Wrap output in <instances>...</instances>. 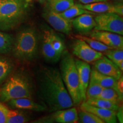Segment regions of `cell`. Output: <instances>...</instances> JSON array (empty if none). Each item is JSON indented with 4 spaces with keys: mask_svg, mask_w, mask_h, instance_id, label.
<instances>
[{
    "mask_svg": "<svg viewBox=\"0 0 123 123\" xmlns=\"http://www.w3.org/2000/svg\"><path fill=\"white\" fill-rule=\"evenodd\" d=\"M39 94L50 112L74 105L61 72L56 68H45L42 70L40 76Z\"/></svg>",
    "mask_w": 123,
    "mask_h": 123,
    "instance_id": "1",
    "label": "cell"
},
{
    "mask_svg": "<svg viewBox=\"0 0 123 123\" xmlns=\"http://www.w3.org/2000/svg\"><path fill=\"white\" fill-rule=\"evenodd\" d=\"M60 64L61 74L63 81L68 91L74 105L82 101L80 90L79 76L75 59L68 51H64Z\"/></svg>",
    "mask_w": 123,
    "mask_h": 123,
    "instance_id": "2",
    "label": "cell"
},
{
    "mask_svg": "<svg viewBox=\"0 0 123 123\" xmlns=\"http://www.w3.org/2000/svg\"><path fill=\"white\" fill-rule=\"evenodd\" d=\"M25 0H4L0 7V29L12 30L22 22L26 14Z\"/></svg>",
    "mask_w": 123,
    "mask_h": 123,
    "instance_id": "3",
    "label": "cell"
},
{
    "mask_svg": "<svg viewBox=\"0 0 123 123\" xmlns=\"http://www.w3.org/2000/svg\"><path fill=\"white\" fill-rule=\"evenodd\" d=\"M13 43V54L15 58L22 61H30L36 56L38 38L33 29H27L20 32Z\"/></svg>",
    "mask_w": 123,
    "mask_h": 123,
    "instance_id": "4",
    "label": "cell"
},
{
    "mask_svg": "<svg viewBox=\"0 0 123 123\" xmlns=\"http://www.w3.org/2000/svg\"><path fill=\"white\" fill-rule=\"evenodd\" d=\"M23 98H31V93L28 81L21 75L11 76L0 88V100L2 102Z\"/></svg>",
    "mask_w": 123,
    "mask_h": 123,
    "instance_id": "5",
    "label": "cell"
},
{
    "mask_svg": "<svg viewBox=\"0 0 123 123\" xmlns=\"http://www.w3.org/2000/svg\"><path fill=\"white\" fill-rule=\"evenodd\" d=\"M95 21V30L123 35V19L121 15L115 13H100L96 16Z\"/></svg>",
    "mask_w": 123,
    "mask_h": 123,
    "instance_id": "6",
    "label": "cell"
},
{
    "mask_svg": "<svg viewBox=\"0 0 123 123\" xmlns=\"http://www.w3.org/2000/svg\"><path fill=\"white\" fill-rule=\"evenodd\" d=\"M73 54L87 63L94 62L103 56V54L91 48L85 41L77 39L73 46Z\"/></svg>",
    "mask_w": 123,
    "mask_h": 123,
    "instance_id": "7",
    "label": "cell"
},
{
    "mask_svg": "<svg viewBox=\"0 0 123 123\" xmlns=\"http://www.w3.org/2000/svg\"><path fill=\"white\" fill-rule=\"evenodd\" d=\"M42 16L56 31L67 35L70 34L72 30L71 20L66 19L59 13L54 12L48 7L43 13Z\"/></svg>",
    "mask_w": 123,
    "mask_h": 123,
    "instance_id": "8",
    "label": "cell"
},
{
    "mask_svg": "<svg viewBox=\"0 0 123 123\" xmlns=\"http://www.w3.org/2000/svg\"><path fill=\"white\" fill-rule=\"evenodd\" d=\"M90 36L112 49H123V37L121 35L94 29L90 33Z\"/></svg>",
    "mask_w": 123,
    "mask_h": 123,
    "instance_id": "9",
    "label": "cell"
},
{
    "mask_svg": "<svg viewBox=\"0 0 123 123\" xmlns=\"http://www.w3.org/2000/svg\"><path fill=\"white\" fill-rule=\"evenodd\" d=\"M53 114L42 121L44 123H78V112L75 107L63 109L53 112Z\"/></svg>",
    "mask_w": 123,
    "mask_h": 123,
    "instance_id": "10",
    "label": "cell"
},
{
    "mask_svg": "<svg viewBox=\"0 0 123 123\" xmlns=\"http://www.w3.org/2000/svg\"><path fill=\"white\" fill-rule=\"evenodd\" d=\"M95 70L103 74L108 75L116 80L122 76L121 71L113 62L103 55L102 57L94 62Z\"/></svg>",
    "mask_w": 123,
    "mask_h": 123,
    "instance_id": "11",
    "label": "cell"
},
{
    "mask_svg": "<svg viewBox=\"0 0 123 123\" xmlns=\"http://www.w3.org/2000/svg\"><path fill=\"white\" fill-rule=\"evenodd\" d=\"M78 70L80 84L81 97L82 101L86 100V91L88 87L91 75V67L88 63L80 59L75 60Z\"/></svg>",
    "mask_w": 123,
    "mask_h": 123,
    "instance_id": "12",
    "label": "cell"
},
{
    "mask_svg": "<svg viewBox=\"0 0 123 123\" xmlns=\"http://www.w3.org/2000/svg\"><path fill=\"white\" fill-rule=\"evenodd\" d=\"M80 5L83 9L93 13H115L121 16H123V6L122 4L113 5L107 2V1H104L86 5L80 4Z\"/></svg>",
    "mask_w": 123,
    "mask_h": 123,
    "instance_id": "13",
    "label": "cell"
},
{
    "mask_svg": "<svg viewBox=\"0 0 123 123\" xmlns=\"http://www.w3.org/2000/svg\"><path fill=\"white\" fill-rule=\"evenodd\" d=\"M80 108L81 110L90 112L95 115L102 120L104 123H117L116 112L114 111L95 107L87 103L86 101H83Z\"/></svg>",
    "mask_w": 123,
    "mask_h": 123,
    "instance_id": "14",
    "label": "cell"
},
{
    "mask_svg": "<svg viewBox=\"0 0 123 123\" xmlns=\"http://www.w3.org/2000/svg\"><path fill=\"white\" fill-rule=\"evenodd\" d=\"M42 42V54L46 61L52 63H56L61 59V56L54 49L51 42V34L52 30L50 28L43 29Z\"/></svg>",
    "mask_w": 123,
    "mask_h": 123,
    "instance_id": "15",
    "label": "cell"
},
{
    "mask_svg": "<svg viewBox=\"0 0 123 123\" xmlns=\"http://www.w3.org/2000/svg\"><path fill=\"white\" fill-rule=\"evenodd\" d=\"M72 26L79 33H90L96 26L95 18L91 14H83L71 20Z\"/></svg>",
    "mask_w": 123,
    "mask_h": 123,
    "instance_id": "16",
    "label": "cell"
},
{
    "mask_svg": "<svg viewBox=\"0 0 123 123\" xmlns=\"http://www.w3.org/2000/svg\"><path fill=\"white\" fill-rule=\"evenodd\" d=\"M7 103L9 107L14 109L26 110L37 112L44 111L46 110L45 106L35 102L32 100L31 98H19L11 100Z\"/></svg>",
    "mask_w": 123,
    "mask_h": 123,
    "instance_id": "17",
    "label": "cell"
},
{
    "mask_svg": "<svg viewBox=\"0 0 123 123\" xmlns=\"http://www.w3.org/2000/svg\"><path fill=\"white\" fill-rule=\"evenodd\" d=\"M90 76L104 88H112L114 89L120 95L121 97H123L118 88L117 80L113 78V77L101 74L95 68L91 71Z\"/></svg>",
    "mask_w": 123,
    "mask_h": 123,
    "instance_id": "18",
    "label": "cell"
},
{
    "mask_svg": "<svg viewBox=\"0 0 123 123\" xmlns=\"http://www.w3.org/2000/svg\"><path fill=\"white\" fill-rule=\"evenodd\" d=\"M93 98L105 99L118 105H119L123 99V97H121L116 90L112 88H104L99 95Z\"/></svg>",
    "mask_w": 123,
    "mask_h": 123,
    "instance_id": "19",
    "label": "cell"
},
{
    "mask_svg": "<svg viewBox=\"0 0 123 123\" xmlns=\"http://www.w3.org/2000/svg\"><path fill=\"white\" fill-rule=\"evenodd\" d=\"M63 17L68 20H72L75 17L83 14H91L93 13L81 7L80 4H74L62 13H59Z\"/></svg>",
    "mask_w": 123,
    "mask_h": 123,
    "instance_id": "20",
    "label": "cell"
},
{
    "mask_svg": "<svg viewBox=\"0 0 123 123\" xmlns=\"http://www.w3.org/2000/svg\"><path fill=\"white\" fill-rule=\"evenodd\" d=\"M85 101L87 103L95 107L112 110L116 112H117L120 107L119 105L115 103L105 99H98V98H90V99H86Z\"/></svg>",
    "mask_w": 123,
    "mask_h": 123,
    "instance_id": "21",
    "label": "cell"
},
{
    "mask_svg": "<svg viewBox=\"0 0 123 123\" xmlns=\"http://www.w3.org/2000/svg\"><path fill=\"white\" fill-rule=\"evenodd\" d=\"M48 8L56 13H62L75 4L74 0H50Z\"/></svg>",
    "mask_w": 123,
    "mask_h": 123,
    "instance_id": "22",
    "label": "cell"
},
{
    "mask_svg": "<svg viewBox=\"0 0 123 123\" xmlns=\"http://www.w3.org/2000/svg\"><path fill=\"white\" fill-rule=\"evenodd\" d=\"M105 56L113 62L120 68L123 70V51L121 49H111L104 53Z\"/></svg>",
    "mask_w": 123,
    "mask_h": 123,
    "instance_id": "23",
    "label": "cell"
},
{
    "mask_svg": "<svg viewBox=\"0 0 123 123\" xmlns=\"http://www.w3.org/2000/svg\"><path fill=\"white\" fill-rule=\"evenodd\" d=\"M29 120L28 117L23 112L17 110L7 108L6 123H25Z\"/></svg>",
    "mask_w": 123,
    "mask_h": 123,
    "instance_id": "24",
    "label": "cell"
},
{
    "mask_svg": "<svg viewBox=\"0 0 123 123\" xmlns=\"http://www.w3.org/2000/svg\"><path fill=\"white\" fill-rule=\"evenodd\" d=\"M75 37L77 39H81L83 40L93 50L101 52V53H105V51L110 50V49H112L111 47L106 46L105 44H103V43L99 42V41H97V40L93 39V38L91 37H88L83 36V35H76Z\"/></svg>",
    "mask_w": 123,
    "mask_h": 123,
    "instance_id": "25",
    "label": "cell"
},
{
    "mask_svg": "<svg viewBox=\"0 0 123 123\" xmlns=\"http://www.w3.org/2000/svg\"><path fill=\"white\" fill-rule=\"evenodd\" d=\"M14 39L10 34L0 31V54H6L13 48Z\"/></svg>",
    "mask_w": 123,
    "mask_h": 123,
    "instance_id": "26",
    "label": "cell"
},
{
    "mask_svg": "<svg viewBox=\"0 0 123 123\" xmlns=\"http://www.w3.org/2000/svg\"><path fill=\"white\" fill-rule=\"evenodd\" d=\"M13 68V64L10 60L0 58V84L6 79Z\"/></svg>",
    "mask_w": 123,
    "mask_h": 123,
    "instance_id": "27",
    "label": "cell"
},
{
    "mask_svg": "<svg viewBox=\"0 0 123 123\" xmlns=\"http://www.w3.org/2000/svg\"><path fill=\"white\" fill-rule=\"evenodd\" d=\"M78 123H104L102 120L90 112L80 110L78 112Z\"/></svg>",
    "mask_w": 123,
    "mask_h": 123,
    "instance_id": "28",
    "label": "cell"
},
{
    "mask_svg": "<svg viewBox=\"0 0 123 123\" xmlns=\"http://www.w3.org/2000/svg\"><path fill=\"white\" fill-rule=\"evenodd\" d=\"M103 88V87L100 85L90 76V81L86 91V99L95 98L100 93Z\"/></svg>",
    "mask_w": 123,
    "mask_h": 123,
    "instance_id": "29",
    "label": "cell"
},
{
    "mask_svg": "<svg viewBox=\"0 0 123 123\" xmlns=\"http://www.w3.org/2000/svg\"><path fill=\"white\" fill-rule=\"evenodd\" d=\"M51 42L54 49L59 55H62L65 50V44L63 40L61 39L59 35L56 34L52 30L51 34Z\"/></svg>",
    "mask_w": 123,
    "mask_h": 123,
    "instance_id": "30",
    "label": "cell"
},
{
    "mask_svg": "<svg viewBox=\"0 0 123 123\" xmlns=\"http://www.w3.org/2000/svg\"><path fill=\"white\" fill-rule=\"evenodd\" d=\"M7 108L0 103V123H6Z\"/></svg>",
    "mask_w": 123,
    "mask_h": 123,
    "instance_id": "31",
    "label": "cell"
},
{
    "mask_svg": "<svg viewBox=\"0 0 123 123\" xmlns=\"http://www.w3.org/2000/svg\"><path fill=\"white\" fill-rule=\"evenodd\" d=\"M78 1L83 5H86L98 2H104V1H107L108 0H78Z\"/></svg>",
    "mask_w": 123,
    "mask_h": 123,
    "instance_id": "32",
    "label": "cell"
},
{
    "mask_svg": "<svg viewBox=\"0 0 123 123\" xmlns=\"http://www.w3.org/2000/svg\"><path fill=\"white\" fill-rule=\"evenodd\" d=\"M123 107H119V108L116 112V117L120 123H123Z\"/></svg>",
    "mask_w": 123,
    "mask_h": 123,
    "instance_id": "33",
    "label": "cell"
},
{
    "mask_svg": "<svg viewBox=\"0 0 123 123\" xmlns=\"http://www.w3.org/2000/svg\"><path fill=\"white\" fill-rule=\"evenodd\" d=\"M38 1H39L40 3H41V4H43V3H44L45 1H46V0H38Z\"/></svg>",
    "mask_w": 123,
    "mask_h": 123,
    "instance_id": "34",
    "label": "cell"
},
{
    "mask_svg": "<svg viewBox=\"0 0 123 123\" xmlns=\"http://www.w3.org/2000/svg\"><path fill=\"white\" fill-rule=\"evenodd\" d=\"M3 1H4V0H0V7H1V5H2Z\"/></svg>",
    "mask_w": 123,
    "mask_h": 123,
    "instance_id": "35",
    "label": "cell"
},
{
    "mask_svg": "<svg viewBox=\"0 0 123 123\" xmlns=\"http://www.w3.org/2000/svg\"><path fill=\"white\" fill-rule=\"evenodd\" d=\"M31 0H25V1L26 2H31Z\"/></svg>",
    "mask_w": 123,
    "mask_h": 123,
    "instance_id": "36",
    "label": "cell"
},
{
    "mask_svg": "<svg viewBox=\"0 0 123 123\" xmlns=\"http://www.w3.org/2000/svg\"><path fill=\"white\" fill-rule=\"evenodd\" d=\"M50 1V0H46V1H47V2H48V1Z\"/></svg>",
    "mask_w": 123,
    "mask_h": 123,
    "instance_id": "37",
    "label": "cell"
}]
</instances>
